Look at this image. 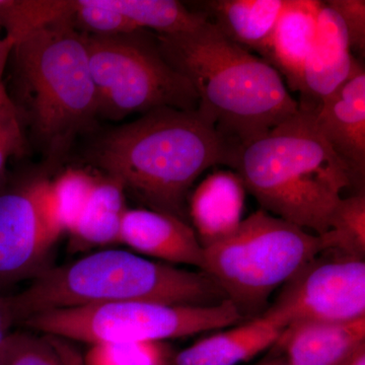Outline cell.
Masks as SVG:
<instances>
[{
	"label": "cell",
	"instance_id": "9c48e42d",
	"mask_svg": "<svg viewBox=\"0 0 365 365\" xmlns=\"http://www.w3.org/2000/svg\"><path fill=\"white\" fill-rule=\"evenodd\" d=\"M267 317L284 330L304 322H345L365 317V263L338 255L316 257L282 287Z\"/></svg>",
	"mask_w": 365,
	"mask_h": 365
},
{
	"label": "cell",
	"instance_id": "277c9868",
	"mask_svg": "<svg viewBox=\"0 0 365 365\" xmlns=\"http://www.w3.org/2000/svg\"><path fill=\"white\" fill-rule=\"evenodd\" d=\"M227 299L208 274L104 250L73 263L44 269L23 292L9 297L14 324L53 309L145 302L208 307Z\"/></svg>",
	"mask_w": 365,
	"mask_h": 365
},
{
	"label": "cell",
	"instance_id": "52a82bcc",
	"mask_svg": "<svg viewBox=\"0 0 365 365\" xmlns=\"http://www.w3.org/2000/svg\"><path fill=\"white\" fill-rule=\"evenodd\" d=\"M245 317L230 300L208 307L123 302L53 309L24 325L48 337L91 345L163 342L242 324Z\"/></svg>",
	"mask_w": 365,
	"mask_h": 365
},
{
	"label": "cell",
	"instance_id": "6da1fadb",
	"mask_svg": "<svg viewBox=\"0 0 365 365\" xmlns=\"http://www.w3.org/2000/svg\"><path fill=\"white\" fill-rule=\"evenodd\" d=\"M240 150L198 110L160 108L101 137L91 158L125 192L187 222L194 182L215 165L235 169Z\"/></svg>",
	"mask_w": 365,
	"mask_h": 365
},
{
	"label": "cell",
	"instance_id": "9a60e30c",
	"mask_svg": "<svg viewBox=\"0 0 365 365\" xmlns=\"http://www.w3.org/2000/svg\"><path fill=\"white\" fill-rule=\"evenodd\" d=\"M246 188L232 170H217L206 178L189 201V215L203 247L235 232L242 222Z\"/></svg>",
	"mask_w": 365,
	"mask_h": 365
},
{
	"label": "cell",
	"instance_id": "7c38bea8",
	"mask_svg": "<svg viewBox=\"0 0 365 365\" xmlns=\"http://www.w3.org/2000/svg\"><path fill=\"white\" fill-rule=\"evenodd\" d=\"M354 62L344 24L324 2L316 39L302 69L299 111L314 114L349 78Z\"/></svg>",
	"mask_w": 365,
	"mask_h": 365
},
{
	"label": "cell",
	"instance_id": "d6a6232c",
	"mask_svg": "<svg viewBox=\"0 0 365 365\" xmlns=\"http://www.w3.org/2000/svg\"><path fill=\"white\" fill-rule=\"evenodd\" d=\"M253 365H289L287 364V359L283 357H271V359L262 360L258 364Z\"/></svg>",
	"mask_w": 365,
	"mask_h": 365
},
{
	"label": "cell",
	"instance_id": "5bb4252c",
	"mask_svg": "<svg viewBox=\"0 0 365 365\" xmlns=\"http://www.w3.org/2000/svg\"><path fill=\"white\" fill-rule=\"evenodd\" d=\"M365 343V317L345 322H304L287 327L275 348L289 365H341Z\"/></svg>",
	"mask_w": 365,
	"mask_h": 365
},
{
	"label": "cell",
	"instance_id": "8fae6325",
	"mask_svg": "<svg viewBox=\"0 0 365 365\" xmlns=\"http://www.w3.org/2000/svg\"><path fill=\"white\" fill-rule=\"evenodd\" d=\"M314 124L349 173L351 185L364 192L365 71L355 60L349 78L314 114Z\"/></svg>",
	"mask_w": 365,
	"mask_h": 365
},
{
	"label": "cell",
	"instance_id": "8992f818",
	"mask_svg": "<svg viewBox=\"0 0 365 365\" xmlns=\"http://www.w3.org/2000/svg\"><path fill=\"white\" fill-rule=\"evenodd\" d=\"M203 248V272L244 317L260 312L277 288L325 252L319 235L263 209Z\"/></svg>",
	"mask_w": 365,
	"mask_h": 365
},
{
	"label": "cell",
	"instance_id": "ffe728a7",
	"mask_svg": "<svg viewBox=\"0 0 365 365\" xmlns=\"http://www.w3.org/2000/svg\"><path fill=\"white\" fill-rule=\"evenodd\" d=\"M93 4L121 14L139 29L158 35L188 32L205 23L200 11H192L174 0H93Z\"/></svg>",
	"mask_w": 365,
	"mask_h": 365
},
{
	"label": "cell",
	"instance_id": "4dcf8cb0",
	"mask_svg": "<svg viewBox=\"0 0 365 365\" xmlns=\"http://www.w3.org/2000/svg\"><path fill=\"white\" fill-rule=\"evenodd\" d=\"M14 45H16V42L11 38L6 37V36L4 38H0V83H4L2 76H4L7 64H9Z\"/></svg>",
	"mask_w": 365,
	"mask_h": 365
},
{
	"label": "cell",
	"instance_id": "836d02e7",
	"mask_svg": "<svg viewBox=\"0 0 365 365\" xmlns=\"http://www.w3.org/2000/svg\"><path fill=\"white\" fill-rule=\"evenodd\" d=\"M54 347V346H53ZM47 365H64L63 362H62L61 359H60L58 353H57L56 349L54 348V351H53L51 356H50L49 360H48Z\"/></svg>",
	"mask_w": 365,
	"mask_h": 365
},
{
	"label": "cell",
	"instance_id": "2e32d148",
	"mask_svg": "<svg viewBox=\"0 0 365 365\" xmlns=\"http://www.w3.org/2000/svg\"><path fill=\"white\" fill-rule=\"evenodd\" d=\"M323 6L324 1L316 0H285L274 28L265 61L287 78L290 90H299L302 69L316 39Z\"/></svg>",
	"mask_w": 365,
	"mask_h": 365
},
{
	"label": "cell",
	"instance_id": "d6986e66",
	"mask_svg": "<svg viewBox=\"0 0 365 365\" xmlns=\"http://www.w3.org/2000/svg\"><path fill=\"white\" fill-rule=\"evenodd\" d=\"M125 189L111 177H98L90 199L68 232L74 251L120 244L127 210Z\"/></svg>",
	"mask_w": 365,
	"mask_h": 365
},
{
	"label": "cell",
	"instance_id": "4fadbf2b",
	"mask_svg": "<svg viewBox=\"0 0 365 365\" xmlns=\"http://www.w3.org/2000/svg\"><path fill=\"white\" fill-rule=\"evenodd\" d=\"M120 244L167 264H184L203 270L204 248L195 230L176 216L153 209H127Z\"/></svg>",
	"mask_w": 365,
	"mask_h": 365
},
{
	"label": "cell",
	"instance_id": "cb8c5ba5",
	"mask_svg": "<svg viewBox=\"0 0 365 365\" xmlns=\"http://www.w3.org/2000/svg\"><path fill=\"white\" fill-rule=\"evenodd\" d=\"M172 356L163 342L91 345L85 365H168Z\"/></svg>",
	"mask_w": 365,
	"mask_h": 365
},
{
	"label": "cell",
	"instance_id": "ba28073f",
	"mask_svg": "<svg viewBox=\"0 0 365 365\" xmlns=\"http://www.w3.org/2000/svg\"><path fill=\"white\" fill-rule=\"evenodd\" d=\"M143 31L113 37L83 34L98 117L118 121L160 108L198 109V95L188 79L165 61L158 43L148 42Z\"/></svg>",
	"mask_w": 365,
	"mask_h": 365
},
{
	"label": "cell",
	"instance_id": "83f0119b",
	"mask_svg": "<svg viewBox=\"0 0 365 365\" xmlns=\"http://www.w3.org/2000/svg\"><path fill=\"white\" fill-rule=\"evenodd\" d=\"M325 4L340 16L344 24L350 50L364 53L365 48L364 0H329Z\"/></svg>",
	"mask_w": 365,
	"mask_h": 365
},
{
	"label": "cell",
	"instance_id": "30bf717a",
	"mask_svg": "<svg viewBox=\"0 0 365 365\" xmlns=\"http://www.w3.org/2000/svg\"><path fill=\"white\" fill-rule=\"evenodd\" d=\"M40 200V180L0 189V290L42 272L56 242Z\"/></svg>",
	"mask_w": 365,
	"mask_h": 365
},
{
	"label": "cell",
	"instance_id": "3957f363",
	"mask_svg": "<svg viewBox=\"0 0 365 365\" xmlns=\"http://www.w3.org/2000/svg\"><path fill=\"white\" fill-rule=\"evenodd\" d=\"M235 173L263 210L314 235L325 234L349 173L299 111L240 150Z\"/></svg>",
	"mask_w": 365,
	"mask_h": 365
},
{
	"label": "cell",
	"instance_id": "1f68e13d",
	"mask_svg": "<svg viewBox=\"0 0 365 365\" xmlns=\"http://www.w3.org/2000/svg\"><path fill=\"white\" fill-rule=\"evenodd\" d=\"M341 365H365V343L359 346Z\"/></svg>",
	"mask_w": 365,
	"mask_h": 365
},
{
	"label": "cell",
	"instance_id": "f1b7e54d",
	"mask_svg": "<svg viewBox=\"0 0 365 365\" xmlns=\"http://www.w3.org/2000/svg\"><path fill=\"white\" fill-rule=\"evenodd\" d=\"M48 337V336H47ZM50 342L54 346L60 359L64 365H85L83 354L72 345L71 341L61 339V338L48 337Z\"/></svg>",
	"mask_w": 365,
	"mask_h": 365
},
{
	"label": "cell",
	"instance_id": "f546056e",
	"mask_svg": "<svg viewBox=\"0 0 365 365\" xmlns=\"http://www.w3.org/2000/svg\"><path fill=\"white\" fill-rule=\"evenodd\" d=\"M14 325L13 314L9 306V297H4L0 290V359L11 335V326Z\"/></svg>",
	"mask_w": 365,
	"mask_h": 365
},
{
	"label": "cell",
	"instance_id": "e0dca14e",
	"mask_svg": "<svg viewBox=\"0 0 365 365\" xmlns=\"http://www.w3.org/2000/svg\"><path fill=\"white\" fill-rule=\"evenodd\" d=\"M283 328L260 316L198 340L173 357L174 365H237L272 347Z\"/></svg>",
	"mask_w": 365,
	"mask_h": 365
},
{
	"label": "cell",
	"instance_id": "5b68a950",
	"mask_svg": "<svg viewBox=\"0 0 365 365\" xmlns=\"http://www.w3.org/2000/svg\"><path fill=\"white\" fill-rule=\"evenodd\" d=\"M9 61V93L25 129L48 157H61L98 118L88 51L73 14L19 41Z\"/></svg>",
	"mask_w": 365,
	"mask_h": 365
},
{
	"label": "cell",
	"instance_id": "7a4b0ae2",
	"mask_svg": "<svg viewBox=\"0 0 365 365\" xmlns=\"http://www.w3.org/2000/svg\"><path fill=\"white\" fill-rule=\"evenodd\" d=\"M157 43L195 90L197 110L240 150L299 112L279 72L208 21L188 32L157 35Z\"/></svg>",
	"mask_w": 365,
	"mask_h": 365
},
{
	"label": "cell",
	"instance_id": "7402d4cb",
	"mask_svg": "<svg viewBox=\"0 0 365 365\" xmlns=\"http://www.w3.org/2000/svg\"><path fill=\"white\" fill-rule=\"evenodd\" d=\"M319 237L325 252L334 251L341 256L364 260V192L341 198L334 208L328 230Z\"/></svg>",
	"mask_w": 365,
	"mask_h": 365
},
{
	"label": "cell",
	"instance_id": "4316f807",
	"mask_svg": "<svg viewBox=\"0 0 365 365\" xmlns=\"http://www.w3.org/2000/svg\"><path fill=\"white\" fill-rule=\"evenodd\" d=\"M54 351L49 338L31 334L11 333L2 353L0 365H47Z\"/></svg>",
	"mask_w": 365,
	"mask_h": 365
},
{
	"label": "cell",
	"instance_id": "603a6c76",
	"mask_svg": "<svg viewBox=\"0 0 365 365\" xmlns=\"http://www.w3.org/2000/svg\"><path fill=\"white\" fill-rule=\"evenodd\" d=\"M76 1L66 0H0V26L16 43L39 29L71 16Z\"/></svg>",
	"mask_w": 365,
	"mask_h": 365
},
{
	"label": "cell",
	"instance_id": "ac0fdd59",
	"mask_svg": "<svg viewBox=\"0 0 365 365\" xmlns=\"http://www.w3.org/2000/svg\"><path fill=\"white\" fill-rule=\"evenodd\" d=\"M285 0H211L200 13L227 39L265 60Z\"/></svg>",
	"mask_w": 365,
	"mask_h": 365
},
{
	"label": "cell",
	"instance_id": "44dd1931",
	"mask_svg": "<svg viewBox=\"0 0 365 365\" xmlns=\"http://www.w3.org/2000/svg\"><path fill=\"white\" fill-rule=\"evenodd\" d=\"M97 179L86 170L68 169L54 181L43 180V207L50 225L60 235L71 232L78 222Z\"/></svg>",
	"mask_w": 365,
	"mask_h": 365
},
{
	"label": "cell",
	"instance_id": "d4e9b609",
	"mask_svg": "<svg viewBox=\"0 0 365 365\" xmlns=\"http://www.w3.org/2000/svg\"><path fill=\"white\" fill-rule=\"evenodd\" d=\"M76 28L85 34L103 37L131 35L139 32L138 28L121 14L93 4V0H78L73 13Z\"/></svg>",
	"mask_w": 365,
	"mask_h": 365
},
{
	"label": "cell",
	"instance_id": "484cf974",
	"mask_svg": "<svg viewBox=\"0 0 365 365\" xmlns=\"http://www.w3.org/2000/svg\"><path fill=\"white\" fill-rule=\"evenodd\" d=\"M26 129L4 83H0V189L9 158L21 157L26 150Z\"/></svg>",
	"mask_w": 365,
	"mask_h": 365
}]
</instances>
